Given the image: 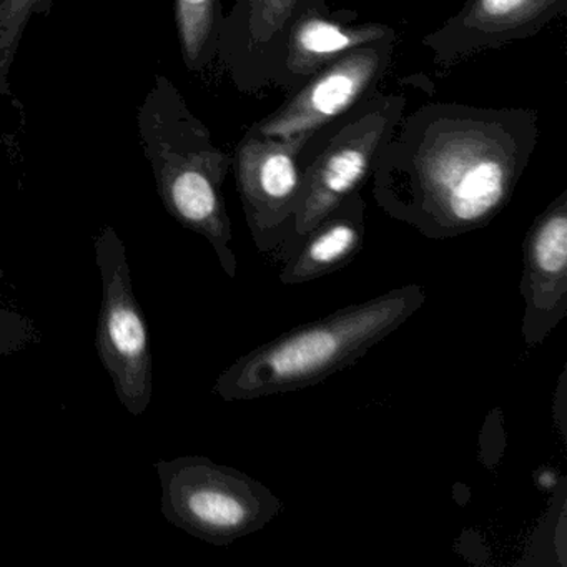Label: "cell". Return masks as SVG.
Masks as SVG:
<instances>
[{
  "mask_svg": "<svg viewBox=\"0 0 567 567\" xmlns=\"http://www.w3.org/2000/svg\"><path fill=\"white\" fill-rule=\"evenodd\" d=\"M539 142L533 109L433 102L404 114L378 155V207L430 238L487 227L509 205Z\"/></svg>",
  "mask_w": 567,
  "mask_h": 567,
  "instance_id": "cell-1",
  "label": "cell"
},
{
  "mask_svg": "<svg viewBox=\"0 0 567 567\" xmlns=\"http://www.w3.org/2000/svg\"><path fill=\"white\" fill-rule=\"evenodd\" d=\"M423 285H404L285 331L238 358L214 384L224 401L293 393L347 370L406 323L424 303Z\"/></svg>",
  "mask_w": 567,
  "mask_h": 567,
  "instance_id": "cell-2",
  "label": "cell"
},
{
  "mask_svg": "<svg viewBox=\"0 0 567 567\" xmlns=\"http://www.w3.org/2000/svg\"><path fill=\"white\" fill-rule=\"evenodd\" d=\"M137 132L165 210L210 244L234 280L238 264L221 192L231 155L215 145L207 125L190 111L174 82L161 74L138 105Z\"/></svg>",
  "mask_w": 567,
  "mask_h": 567,
  "instance_id": "cell-3",
  "label": "cell"
},
{
  "mask_svg": "<svg viewBox=\"0 0 567 567\" xmlns=\"http://www.w3.org/2000/svg\"><path fill=\"white\" fill-rule=\"evenodd\" d=\"M406 107L404 95L377 94L310 135L301 151L303 187L293 228L270 255L275 261L284 264L301 237L367 184Z\"/></svg>",
  "mask_w": 567,
  "mask_h": 567,
  "instance_id": "cell-4",
  "label": "cell"
},
{
  "mask_svg": "<svg viewBox=\"0 0 567 567\" xmlns=\"http://www.w3.org/2000/svg\"><path fill=\"white\" fill-rule=\"evenodd\" d=\"M155 467L165 519L214 546L258 533L285 509L270 487L210 457L181 456Z\"/></svg>",
  "mask_w": 567,
  "mask_h": 567,
  "instance_id": "cell-5",
  "label": "cell"
},
{
  "mask_svg": "<svg viewBox=\"0 0 567 567\" xmlns=\"http://www.w3.org/2000/svg\"><path fill=\"white\" fill-rule=\"evenodd\" d=\"M95 264L102 278L95 350L122 406L141 416L154 393L151 333L132 287L127 250L112 227L95 238Z\"/></svg>",
  "mask_w": 567,
  "mask_h": 567,
  "instance_id": "cell-6",
  "label": "cell"
},
{
  "mask_svg": "<svg viewBox=\"0 0 567 567\" xmlns=\"http://www.w3.org/2000/svg\"><path fill=\"white\" fill-rule=\"evenodd\" d=\"M394 49L396 41H384L348 52L287 92L284 104L255 122L248 132L280 141L310 137L378 94Z\"/></svg>",
  "mask_w": 567,
  "mask_h": 567,
  "instance_id": "cell-7",
  "label": "cell"
},
{
  "mask_svg": "<svg viewBox=\"0 0 567 567\" xmlns=\"http://www.w3.org/2000/svg\"><path fill=\"white\" fill-rule=\"evenodd\" d=\"M310 137L247 134L231 155L245 221L260 254L271 255L293 228L303 187L301 151Z\"/></svg>",
  "mask_w": 567,
  "mask_h": 567,
  "instance_id": "cell-8",
  "label": "cell"
},
{
  "mask_svg": "<svg viewBox=\"0 0 567 567\" xmlns=\"http://www.w3.org/2000/svg\"><path fill=\"white\" fill-rule=\"evenodd\" d=\"M308 9L313 0H235L221 19L217 59L238 91L274 85L288 31Z\"/></svg>",
  "mask_w": 567,
  "mask_h": 567,
  "instance_id": "cell-9",
  "label": "cell"
},
{
  "mask_svg": "<svg viewBox=\"0 0 567 567\" xmlns=\"http://www.w3.org/2000/svg\"><path fill=\"white\" fill-rule=\"evenodd\" d=\"M567 0H466L460 12L421 39L440 68L477 52L526 41L563 18Z\"/></svg>",
  "mask_w": 567,
  "mask_h": 567,
  "instance_id": "cell-10",
  "label": "cell"
},
{
  "mask_svg": "<svg viewBox=\"0 0 567 567\" xmlns=\"http://www.w3.org/2000/svg\"><path fill=\"white\" fill-rule=\"evenodd\" d=\"M523 338L543 344L567 315V190L533 221L523 244Z\"/></svg>",
  "mask_w": 567,
  "mask_h": 567,
  "instance_id": "cell-11",
  "label": "cell"
},
{
  "mask_svg": "<svg viewBox=\"0 0 567 567\" xmlns=\"http://www.w3.org/2000/svg\"><path fill=\"white\" fill-rule=\"evenodd\" d=\"M354 12L331 14L330 9H308L288 31L280 68L271 87L295 91L324 65L354 49L377 42L398 41L396 29L380 22L350 24Z\"/></svg>",
  "mask_w": 567,
  "mask_h": 567,
  "instance_id": "cell-12",
  "label": "cell"
},
{
  "mask_svg": "<svg viewBox=\"0 0 567 567\" xmlns=\"http://www.w3.org/2000/svg\"><path fill=\"white\" fill-rule=\"evenodd\" d=\"M364 238L367 200L357 192L298 240L285 258L281 284L295 287L341 270L363 250Z\"/></svg>",
  "mask_w": 567,
  "mask_h": 567,
  "instance_id": "cell-13",
  "label": "cell"
},
{
  "mask_svg": "<svg viewBox=\"0 0 567 567\" xmlns=\"http://www.w3.org/2000/svg\"><path fill=\"white\" fill-rule=\"evenodd\" d=\"M175 28L182 61L190 72H204L217 59L220 0H174Z\"/></svg>",
  "mask_w": 567,
  "mask_h": 567,
  "instance_id": "cell-14",
  "label": "cell"
},
{
  "mask_svg": "<svg viewBox=\"0 0 567 567\" xmlns=\"http://www.w3.org/2000/svg\"><path fill=\"white\" fill-rule=\"evenodd\" d=\"M54 6L55 0H0V97L11 94L9 74L29 22L48 18Z\"/></svg>",
  "mask_w": 567,
  "mask_h": 567,
  "instance_id": "cell-15",
  "label": "cell"
},
{
  "mask_svg": "<svg viewBox=\"0 0 567 567\" xmlns=\"http://www.w3.org/2000/svg\"><path fill=\"white\" fill-rule=\"evenodd\" d=\"M41 334L31 318L9 308L0 310V354L19 353L31 344L39 343Z\"/></svg>",
  "mask_w": 567,
  "mask_h": 567,
  "instance_id": "cell-16",
  "label": "cell"
},
{
  "mask_svg": "<svg viewBox=\"0 0 567 567\" xmlns=\"http://www.w3.org/2000/svg\"><path fill=\"white\" fill-rule=\"evenodd\" d=\"M534 481H536L537 489L543 493H554L557 487L563 486V476L559 471L553 470V467H540L536 474H534Z\"/></svg>",
  "mask_w": 567,
  "mask_h": 567,
  "instance_id": "cell-17",
  "label": "cell"
},
{
  "mask_svg": "<svg viewBox=\"0 0 567 567\" xmlns=\"http://www.w3.org/2000/svg\"><path fill=\"white\" fill-rule=\"evenodd\" d=\"M554 408H556V410H554V413H557V411H560V416H559V421H557V423H559V431L560 433H563V436H564V433H566V430H564L563 427V423H566V414H564V410H566V383H564V373L560 374V381H559V386H557V393H556V401H554Z\"/></svg>",
  "mask_w": 567,
  "mask_h": 567,
  "instance_id": "cell-18",
  "label": "cell"
},
{
  "mask_svg": "<svg viewBox=\"0 0 567 567\" xmlns=\"http://www.w3.org/2000/svg\"><path fill=\"white\" fill-rule=\"evenodd\" d=\"M313 9H318V11H327L328 0H313Z\"/></svg>",
  "mask_w": 567,
  "mask_h": 567,
  "instance_id": "cell-19",
  "label": "cell"
}]
</instances>
